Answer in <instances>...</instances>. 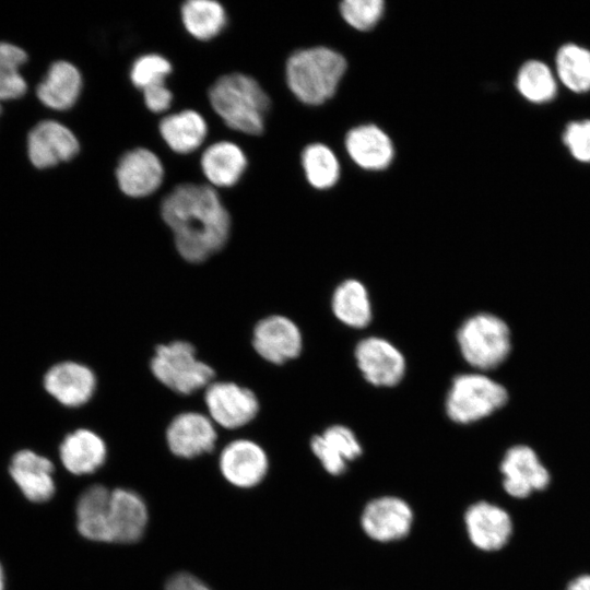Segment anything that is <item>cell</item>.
<instances>
[{
    "label": "cell",
    "mask_w": 590,
    "mask_h": 590,
    "mask_svg": "<svg viewBox=\"0 0 590 590\" xmlns=\"http://www.w3.org/2000/svg\"><path fill=\"white\" fill-rule=\"evenodd\" d=\"M250 346L262 361L271 365H283L300 354L303 335L291 318L272 314L260 318L252 326Z\"/></svg>",
    "instance_id": "cell-9"
},
{
    "label": "cell",
    "mask_w": 590,
    "mask_h": 590,
    "mask_svg": "<svg viewBox=\"0 0 590 590\" xmlns=\"http://www.w3.org/2000/svg\"><path fill=\"white\" fill-rule=\"evenodd\" d=\"M28 61L27 52L20 46L0 42V103L22 98L28 90L21 68Z\"/></svg>",
    "instance_id": "cell-29"
},
{
    "label": "cell",
    "mask_w": 590,
    "mask_h": 590,
    "mask_svg": "<svg viewBox=\"0 0 590 590\" xmlns=\"http://www.w3.org/2000/svg\"><path fill=\"white\" fill-rule=\"evenodd\" d=\"M170 62L161 55L148 54L134 60L130 70V80L142 91L151 85L165 82L172 72Z\"/></svg>",
    "instance_id": "cell-33"
},
{
    "label": "cell",
    "mask_w": 590,
    "mask_h": 590,
    "mask_svg": "<svg viewBox=\"0 0 590 590\" xmlns=\"http://www.w3.org/2000/svg\"><path fill=\"white\" fill-rule=\"evenodd\" d=\"M200 164L204 176L213 186L232 187L243 176L247 158L235 143L219 141L204 150Z\"/></svg>",
    "instance_id": "cell-25"
},
{
    "label": "cell",
    "mask_w": 590,
    "mask_h": 590,
    "mask_svg": "<svg viewBox=\"0 0 590 590\" xmlns=\"http://www.w3.org/2000/svg\"><path fill=\"white\" fill-rule=\"evenodd\" d=\"M302 163L308 182L317 189L332 187L339 179L340 166L334 153L320 143L305 148Z\"/></svg>",
    "instance_id": "cell-32"
},
{
    "label": "cell",
    "mask_w": 590,
    "mask_h": 590,
    "mask_svg": "<svg viewBox=\"0 0 590 590\" xmlns=\"http://www.w3.org/2000/svg\"><path fill=\"white\" fill-rule=\"evenodd\" d=\"M149 369L163 388L181 398L192 397L217 378L215 369L200 357L196 345L182 339L157 344Z\"/></svg>",
    "instance_id": "cell-3"
},
{
    "label": "cell",
    "mask_w": 590,
    "mask_h": 590,
    "mask_svg": "<svg viewBox=\"0 0 590 590\" xmlns=\"http://www.w3.org/2000/svg\"><path fill=\"white\" fill-rule=\"evenodd\" d=\"M508 401L507 389L483 373H465L452 379L446 397L448 417L471 424L492 415Z\"/></svg>",
    "instance_id": "cell-6"
},
{
    "label": "cell",
    "mask_w": 590,
    "mask_h": 590,
    "mask_svg": "<svg viewBox=\"0 0 590 590\" xmlns=\"http://www.w3.org/2000/svg\"><path fill=\"white\" fill-rule=\"evenodd\" d=\"M208 127L204 118L194 110H182L164 117L160 133L176 153L187 154L197 150L204 141Z\"/></svg>",
    "instance_id": "cell-26"
},
{
    "label": "cell",
    "mask_w": 590,
    "mask_h": 590,
    "mask_svg": "<svg viewBox=\"0 0 590 590\" xmlns=\"http://www.w3.org/2000/svg\"><path fill=\"white\" fill-rule=\"evenodd\" d=\"M2 115V106H1V103H0V116Z\"/></svg>",
    "instance_id": "cell-40"
},
{
    "label": "cell",
    "mask_w": 590,
    "mask_h": 590,
    "mask_svg": "<svg viewBox=\"0 0 590 590\" xmlns=\"http://www.w3.org/2000/svg\"><path fill=\"white\" fill-rule=\"evenodd\" d=\"M381 0H346L340 4V11L347 24L358 31L374 27L384 12Z\"/></svg>",
    "instance_id": "cell-34"
},
{
    "label": "cell",
    "mask_w": 590,
    "mask_h": 590,
    "mask_svg": "<svg viewBox=\"0 0 590 590\" xmlns=\"http://www.w3.org/2000/svg\"><path fill=\"white\" fill-rule=\"evenodd\" d=\"M43 387L58 404L67 409H80L92 402L98 378L86 363L63 359L52 364L44 374Z\"/></svg>",
    "instance_id": "cell-8"
},
{
    "label": "cell",
    "mask_w": 590,
    "mask_h": 590,
    "mask_svg": "<svg viewBox=\"0 0 590 590\" xmlns=\"http://www.w3.org/2000/svg\"><path fill=\"white\" fill-rule=\"evenodd\" d=\"M412 523L413 511L410 505L396 496H382L370 500L361 517L364 532L378 542L404 538L410 532Z\"/></svg>",
    "instance_id": "cell-14"
},
{
    "label": "cell",
    "mask_w": 590,
    "mask_h": 590,
    "mask_svg": "<svg viewBox=\"0 0 590 590\" xmlns=\"http://www.w3.org/2000/svg\"><path fill=\"white\" fill-rule=\"evenodd\" d=\"M59 457L70 473L91 474L105 463L107 445L93 429L80 427L64 436L59 445Z\"/></svg>",
    "instance_id": "cell-19"
},
{
    "label": "cell",
    "mask_w": 590,
    "mask_h": 590,
    "mask_svg": "<svg viewBox=\"0 0 590 590\" xmlns=\"http://www.w3.org/2000/svg\"><path fill=\"white\" fill-rule=\"evenodd\" d=\"M355 359L364 378L377 387H393L405 374V358L390 341L380 337L361 340L355 347Z\"/></svg>",
    "instance_id": "cell-12"
},
{
    "label": "cell",
    "mask_w": 590,
    "mask_h": 590,
    "mask_svg": "<svg viewBox=\"0 0 590 590\" xmlns=\"http://www.w3.org/2000/svg\"><path fill=\"white\" fill-rule=\"evenodd\" d=\"M566 590H590V575H582L574 579Z\"/></svg>",
    "instance_id": "cell-38"
},
{
    "label": "cell",
    "mask_w": 590,
    "mask_h": 590,
    "mask_svg": "<svg viewBox=\"0 0 590 590\" xmlns=\"http://www.w3.org/2000/svg\"><path fill=\"white\" fill-rule=\"evenodd\" d=\"M116 177L121 191L132 198L146 197L163 181V164L152 151L143 148L126 152L119 160Z\"/></svg>",
    "instance_id": "cell-15"
},
{
    "label": "cell",
    "mask_w": 590,
    "mask_h": 590,
    "mask_svg": "<svg viewBox=\"0 0 590 590\" xmlns=\"http://www.w3.org/2000/svg\"><path fill=\"white\" fill-rule=\"evenodd\" d=\"M0 590H4V576H3V570H2L1 565H0Z\"/></svg>",
    "instance_id": "cell-39"
},
{
    "label": "cell",
    "mask_w": 590,
    "mask_h": 590,
    "mask_svg": "<svg viewBox=\"0 0 590 590\" xmlns=\"http://www.w3.org/2000/svg\"><path fill=\"white\" fill-rule=\"evenodd\" d=\"M180 13L187 32L200 40H209L219 35L227 21L223 5L213 0L186 1Z\"/></svg>",
    "instance_id": "cell-28"
},
{
    "label": "cell",
    "mask_w": 590,
    "mask_h": 590,
    "mask_svg": "<svg viewBox=\"0 0 590 590\" xmlns=\"http://www.w3.org/2000/svg\"><path fill=\"white\" fill-rule=\"evenodd\" d=\"M80 151L75 134L57 120H42L27 133L26 154L37 169H47L74 158Z\"/></svg>",
    "instance_id": "cell-11"
},
{
    "label": "cell",
    "mask_w": 590,
    "mask_h": 590,
    "mask_svg": "<svg viewBox=\"0 0 590 590\" xmlns=\"http://www.w3.org/2000/svg\"><path fill=\"white\" fill-rule=\"evenodd\" d=\"M144 103L153 113L167 110L173 101V94L165 82L151 85L143 90Z\"/></svg>",
    "instance_id": "cell-36"
},
{
    "label": "cell",
    "mask_w": 590,
    "mask_h": 590,
    "mask_svg": "<svg viewBox=\"0 0 590 590\" xmlns=\"http://www.w3.org/2000/svg\"><path fill=\"white\" fill-rule=\"evenodd\" d=\"M165 590H211L202 580L188 573H179L170 577Z\"/></svg>",
    "instance_id": "cell-37"
},
{
    "label": "cell",
    "mask_w": 590,
    "mask_h": 590,
    "mask_svg": "<svg viewBox=\"0 0 590 590\" xmlns=\"http://www.w3.org/2000/svg\"><path fill=\"white\" fill-rule=\"evenodd\" d=\"M111 492L99 484L86 488L76 504V527L82 536L97 542H111L109 528Z\"/></svg>",
    "instance_id": "cell-24"
},
{
    "label": "cell",
    "mask_w": 590,
    "mask_h": 590,
    "mask_svg": "<svg viewBox=\"0 0 590 590\" xmlns=\"http://www.w3.org/2000/svg\"><path fill=\"white\" fill-rule=\"evenodd\" d=\"M209 99L229 128L252 135L263 131L270 101L253 78L238 72L225 74L209 90Z\"/></svg>",
    "instance_id": "cell-2"
},
{
    "label": "cell",
    "mask_w": 590,
    "mask_h": 590,
    "mask_svg": "<svg viewBox=\"0 0 590 590\" xmlns=\"http://www.w3.org/2000/svg\"><path fill=\"white\" fill-rule=\"evenodd\" d=\"M222 475L231 484L249 488L267 475L269 460L264 449L248 438H237L222 449L219 457Z\"/></svg>",
    "instance_id": "cell-13"
},
{
    "label": "cell",
    "mask_w": 590,
    "mask_h": 590,
    "mask_svg": "<svg viewBox=\"0 0 590 590\" xmlns=\"http://www.w3.org/2000/svg\"><path fill=\"white\" fill-rule=\"evenodd\" d=\"M346 69L344 57L327 47L294 52L286 63V81L303 103L320 105L331 98Z\"/></svg>",
    "instance_id": "cell-4"
},
{
    "label": "cell",
    "mask_w": 590,
    "mask_h": 590,
    "mask_svg": "<svg viewBox=\"0 0 590 590\" xmlns=\"http://www.w3.org/2000/svg\"><path fill=\"white\" fill-rule=\"evenodd\" d=\"M148 517L146 506L137 493L123 488L111 492L109 510L111 542L139 541L144 533Z\"/></svg>",
    "instance_id": "cell-21"
},
{
    "label": "cell",
    "mask_w": 590,
    "mask_h": 590,
    "mask_svg": "<svg viewBox=\"0 0 590 590\" xmlns=\"http://www.w3.org/2000/svg\"><path fill=\"white\" fill-rule=\"evenodd\" d=\"M310 448L323 469L332 475L342 474L347 462L362 455L355 434L344 425L329 426L320 435L314 436Z\"/></svg>",
    "instance_id": "cell-22"
},
{
    "label": "cell",
    "mask_w": 590,
    "mask_h": 590,
    "mask_svg": "<svg viewBox=\"0 0 590 590\" xmlns=\"http://www.w3.org/2000/svg\"><path fill=\"white\" fill-rule=\"evenodd\" d=\"M464 521L471 542L483 551L499 550L507 543L512 531L509 515L486 502L471 505Z\"/></svg>",
    "instance_id": "cell-17"
},
{
    "label": "cell",
    "mask_w": 590,
    "mask_h": 590,
    "mask_svg": "<svg viewBox=\"0 0 590 590\" xmlns=\"http://www.w3.org/2000/svg\"><path fill=\"white\" fill-rule=\"evenodd\" d=\"M563 142L576 160L590 163V120L569 122Z\"/></svg>",
    "instance_id": "cell-35"
},
{
    "label": "cell",
    "mask_w": 590,
    "mask_h": 590,
    "mask_svg": "<svg viewBox=\"0 0 590 590\" xmlns=\"http://www.w3.org/2000/svg\"><path fill=\"white\" fill-rule=\"evenodd\" d=\"M506 492L523 498L533 491L543 489L550 481L547 470L540 462L532 448L516 445L509 448L500 464Z\"/></svg>",
    "instance_id": "cell-16"
},
{
    "label": "cell",
    "mask_w": 590,
    "mask_h": 590,
    "mask_svg": "<svg viewBox=\"0 0 590 590\" xmlns=\"http://www.w3.org/2000/svg\"><path fill=\"white\" fill-rule=\"evenodd\" d=\"M203 408L213 423L235 430L253 422L261 410L257 392L233 380L215 379L202 392Z\"/></svg>",
    "instance_id": "cell-7"
},
{
    "label": "cell",
    "mask_w": 590,
    "mask_h": 590,
    "mask_svg": "<svg viewBox=\"0 0 590 590\" xmlns=\"http://www.w3.org/2000/svg\"><path fill=\"white\" fill-rule=\"evenodd\" d=\"M83 80L79 69L71 62H52L37 84V99L47 108L64 111L74 106L81 95Z\"/></svg>",
    "instance_id": "cell-20"
},
{
    "label": "cell",
    "mask_w": 590,
    "mask_h": 590,
    "mask_svg": "<svg viewBox=\"0 0 590 590\" xmlns=\"http://www.w3.org/2000/svg\"><path fill=\"white\" fill-rule=\"evenodd\" d=\"M345 145L351 158L364 169H384L393 158L390 138L374 125L358 126L350 130Z\"/></svg>",
    "instance_id": "cell-23"
},
{
    "label": "cell",
    "mask_w": 590,
    "mask_h": 590,
    "mask_svg": "<svg viewBox=\"0 0 590 590\" xmlns=\"http://www.w3.org/2000/svg\"><path fill=\"white\" fill-rule=\"evenodd\" d=\"M161 214L172 232L176 253L188 264L200 266L213 259L231 238V215L210 186H176L164 198Z\"/></svg>",
    "instance_id": "cell-1"
},
{
    "label": "cell",
    "mask_w": 590,
    "mask_h": 590,
    "mask_svg": "<svg viewBox=\"0 0 590 590\" xmlns=\"http://www.w3.org/2000/svg\"><path fill=\"white\" fill-rule=\"evenodd\" d=\"M556 72L570 91H590V50L576 44L563 45L556 54Z\"/></svg>",
    "instance_id": "cell-30"
},
{
    "label": "cell",
    "mask_w": 590,
    "mask_h": 590,
    "mask_svg": "<svg viewBox=\"0 0 590 590\" xmlns=\"http://www.w3.org/2000/svg\"><path fill=\"white\" fill-rule=\"evenodd\" d=\"M457 342L463 359L480 371L500 366L512 347L508 324L489 312L468 317L457 331Z\"/></svg>",
    "instance_id": "cell-5"
},
{
    "label": "cell",
    "mask_w": 590,
    "mask_h": 590,
    "mask_svg": "<svg viewBox=\"0 0 590 590\" xmlns=\"http://www.w3.org/2000/svg\"><path fill=\"white\" fill-rule=\"evenodd\" d=\"M168 450L177 458L193 459L214 450L219 434L208 414L197 409L174 414L165 427Z\"/></svg>",
    "instance_id": "cell-10"
},
{
    "label": "cell",
    "mask_w": 590,
    "mask_h": 590,
    "mask_svg": "<svg viewBox=\"0 0 590 590\" xmlns=\"http://www.w3.org/2000/svg\"><path fill=\"white\" fill-rule=\"evenodd\" d=\"M516 85L529 102L543 104L552 101L557 91L551 69L539 60L524 62L518 71Z\"/></svg>",
    "instance_id": "cell-31"
},
{
    "label": "cell",
    "mask_w": 590,
    "mask_h": 590,
    "mask_svg": "<svg viewBox=\"0 0 590 590\" xmlns=\"http://www.w3.org/2000/svg\"><path fill=\"white\" fill-rule=\"evenodd\" d=\"M10 474L24 496L34 503H43L55 494L52 462L32 450L24 449L13 455Z\"/></svg>",
    "instance_id": "cell-18"
},
{
    "label": "cell",
    "mask_w": 590,
    "mask_h": 590,
    "mask_svg": "<svg viewBox=\"0 0 590 590\" xmlns=\"http://www.w3.org/2000/svg\"><path fill=\"white\" fill-rule=\"evenodd\" d=\"M334 316L345 326L362 329L373 317L371 303L365 285L355 279L341 282L331 298Z\"/></svg>",
    "instance_id": "cell-27"
}]
</instances>
